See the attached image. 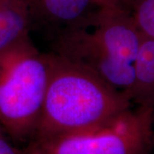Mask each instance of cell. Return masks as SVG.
Wrapping results in <instances>:
<instances>
[{
    "label": "cell",
    "mask_w": 154,
    "mask_h": 154,
    "mask_svg": "<svg viewBox=\"0 0 154 154\" xmlns=\"http://www.w3.org/2000/svg\"><path fill=\"white\" fill-rule=\"evenodd\" d=\"M125 93L131 103L154 110V38H143L135 62L134 82Z\"/></svg>",
    "instance_id": "cell-6"
},
{
    "label": "cell",
    "mask_w": 154,
    "mask_h": 154,
    "mask_svg": "<svg viewBox=\"0 0 154 154\" xmlns=\"http://www.w3.org/2000/svg\"><path fill=\"white\" fill-rule=\"evenodd\" d=\"M0 154H23V150L18 149L13 140L0 126Z\"/></svg>",
    "instance_id": "cell-9"
},
{
    "label": "cell",
    "mask_w": 154,
    "mask_h": 154,
    "mask_svg": "<svg viewBox=\"0 0 154 154\" xmlns=\"http://www.w3.org/2000/svg\"><path fill=\"white\" fill-rule=\"evenodd\" d=\"M130 12L144 38H154V0H132Z\"/></svg>",
    "instance_id": "cell-8"
},
{
    "label": "cell",
    "mask_w": 154,
    "mask_h": 154,
    "mask_svg": "<svg viewBox=\"0 0 154 154\" xmlns=\"http://www.w3.org/2000/svg\"><path fill=\"white\" fill-rule=\"evenodd\" d=\"M132 0H99V3H108L111 5L120 6L130 11V5Z\"/></svg>",
    "instance_id": "cell-10"
},
{
    "label": "cell",
    "mask_w": 154,
    "mask_h": 154,
    "mask_svg": "<svg viewBox=\"0 0 154 154\" xmlns=\"http://www.w3.org/2000/svg\"><path fill=\"white\" fill-rule=\"evenodd\" d=\"M153 124H154V112H153ZM153 143H154V130H153Z\"/></svg>",
    "instance_id": "cell-11"
},
{
    "label": "cell",
    "mask_w": 154,
    "mask_h": 154,
    "mask_svg": "<svg viewBox=\"0 0 154 154\" xmlns=\"http://www.w3.org/2000/svg\"><path fill=\"white\" fill-rule=\"evenodd\" d=\"M47 54L29 34L0 53V126L13 142L36 132L49 80Z\"/></svg>",
    "instance_id": "cell-3"
},
{
    "label": "cell",
    "mask_w": 154,
    "mask_h": 154,
    "mask_svg": "<svg viewBox=\"0 0 154 154\" xmlns=\"http://www.w3.org/2000/svg\"><path fill=\"white\" fill-rule=\"evenodd\" d=\"M143 38L130 11L100 3L87 20L56 34L51 52L126 92L134 82L135 62Z\"/></svg>",
    "instance_id": "cell-1"
},
{
    "label": "cell",
    "mask_w": 154,
    "mask_h": 154,
    "mask_svg": "<svg viewBox=\"0 0 154 154\" xmlns=\"http://www.w3.org/2000/svg\"><path fill=\"white\" fill-rule=\"evenodd\" d=\"M152 108H131L103 123L27 143L23 154H148L153 144Z\"/></svg>",
    "instance_id": "cell-4"
},
{
    "label": "cell",
    "mask_w": 154,
    "mask_h": 154,
    "mask_svg": "<svg viewBox=\"0 0 154 154\" xmlns=\"http://www.w3.org/2000/svg\"><path fill=\"white\" fill-rule=\"evenodd\" d=\"M46 54L49 80L32 140L94 127L131 108L125 92L84 67L53 52Z\"/></svg>",
    "instance_id": "cell-2"
},
{
    "label": "cell",
    "mask_w": 154,
    "mask_h": 154,
    "mask_svg": "<svg viewBox=\"0 0 154 154\" xmlns=\"http://www.w3.org/2000/svg\"><path fill=\"white\" fill-rule=\"evenodd\" d=\"M30 28L22 0H0V53L29 34Z\"/></svg>",
    "instance_id": "cell-7"
},
{
    "label": "cell",
    "mask_w": 154,
    "mask_h": 154,
    "mask_svg": "<svg viewBox=\"0 0 154 154\" xmlns=\"http://www.w3.org/2000/svg\"><path fill=\"white\" fill-rule=\"evenodd\" d=\"M30 26L56 34L87 20L99 5V0H22Z\"/></svg>",
    "instance_id": "cell-5"
}]
</instances>
